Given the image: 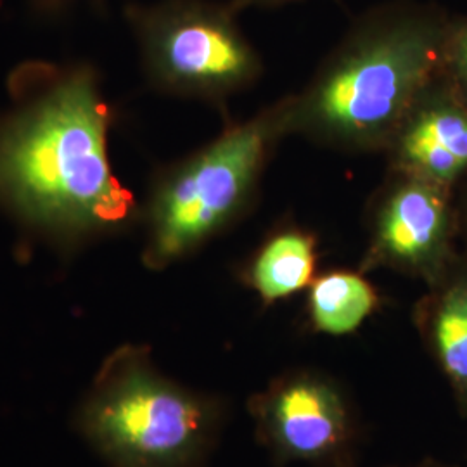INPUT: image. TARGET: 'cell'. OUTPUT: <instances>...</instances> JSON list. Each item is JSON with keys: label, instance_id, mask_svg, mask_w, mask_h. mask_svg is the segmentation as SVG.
I'll return each instance as SVG.
<instances>
[{"label": "cell", "instance_id": "obj_1", "mask_svg": "<svg viewBox=\"0 0 467 467\" xmlns=\"http://www.w3.org/2000/svg\"><path fill=\"white\" fill-rule=\"evenodd\" d=\"M0 121V204L28 229L75 246L119 229L134 210L108 154L109 109L88 69L36 67Z\"/></svg>", "mask_w": 467, "mask_h": 467}, {"label": "cell", "instance_id": "obj_2", "mask_svg": "<svg viewBox=\"0 0 467 467\" xmlns=\"http://www.w3.org/2000/svg\"><path fill=\"white\" fill-rule=\"evenodd\" d=\"M453 19L443 7L414 0L372 9L300 94L283 99L285 135L345 152L388 150L436 77Z\"/></svg>", "mask_w": 467, "mask_h": 467}, {"label": "cell", "instance_id": "obj_3", "mask_svg": "<svg viewBox=\"0 0 467 467\" xmlns=\"http://www.w3.org/2000/svg\"><path fill=\"white\" fill-rule=\"evenodd\" d=\"M227 418L222 397L171 379L146 347L125 345L104 360L78 428L109 467H206Z\"/></svg>", "mask_w": 467, "mask_h": 467}, {"label": "cell", "instance_id": "obj_4", "mask_svg": "<svg viewBox=\"0 0 467 467\" xmlns=\"http://www.w3.org/2000/svg\"><path fill=\"white\" fill-rule=\"evenodd\" d=\"M284 135L281 100L167 171L146 210L144 264L152 270L170 267L235 222Z\"/></svg>", "mask_w": 467, "mask_h": 467}, {"label": "cell", "instance_id": "obj_5", "mask_svg": "<svg viewBox=\"0 0 467 467\" xmlns=\"http://www.w3.org/2000/svg\"><path fill=\"white\" fill-rule=\"evenodd\" d=\"M132 23L150 82L168 94L217 102L264 71L231 5L165 0L135 9Z\"/></svg>", "mask_w": 467, "mask_h": 467}, {"label": "cell", "instance_id": "obj_6", "mask_svg": "<svg viewBox=\"0 0 467 467\" xmlns=\"http://www.w3.org/2000/svg\"><path fill=\"white\" fill-rule=\"evenodd\" d=\"M246 410L256 441L275 466L358 467L362 420L333 374L287 368L250 395Z\"/></svg>", "mask_w": 467, "mask_h": 467}, {"label": "cell", "instance_id": "obj_7", "mask_svg": "<svg viewBox=\"0 0 467 467\" xmlns=\"http://www.w3.org/2000/svg\"><path fill=\"white\" fill-rule=\"evenodd\" d=\"M459 235L453 189L393 173L376 204L360 270L386 268L430 285L459 251Z\"/></svg>", "mask_w": 467, "mask_h": 467}, {"label": "cell", "instance_id": "obj_8", "mask_svg": "<svg viewBox=\"0 0 467 467\" xmlns=\"http://www.w3.org/2000/svg\"><path fill=\"white\" fill-rule=\"evenodd\" d=\"M393 173L453 189L467 175V108L436 73L403 118L389 146Z\"/></svg>", "mask_w": 467, "mask_h": 467}, {"label": "cell", "instance_id": "obj_9", "mask_svg": "<svg viewBox=\"0 0 467 467\" xmlns=\"http://www.w3.org/2000/svg\"><path fill=\"white\" fill-rule=\"evenodd\" d=\"M412 318L424 350L451 389L459 416L467 419V246L426 285Z\"/></svg>", "mask_w": 467, "mask_h": 467}, {"label": "cell", "instance_id": "obj_10", "mask_svg": "<svg viewBox=\"0 0 467 467\" xmlns=\"http://www.w3.org/2000/svg\"><path fill=\"white\" fill-rule=\"evenodd\" d=\"M317 262L316 235L291 227L270 235L253 253L241 277L264 305H274L308 289L317 277Z\"/></svg>", "mask_w": 467, "mask_h": 467}, {"label": "cell", "instance_id": "obj_11", "mask_svg": "<svg viewBox=\"0 0 467 467\" xmlns=\"http://www.w3.org/2000/svg\"><path fill=\"white\" fill-rule=\"evenodd\" d=\"M378 289L366 272L329 270L308 287L306 318L312 331L326 336L357 333L379 306Z\"/></svg>", "mask_w": 467, "mask_h": 467}, {"label": "cell", "instance_id": "obj_12", "mask_svg": "<svg viewBox=\"0 0 467 467\" xmlns=\"http://www.w3.org/2000/svg\"><path fill=\"white\" fill-rule=\"evenodd\" d=\"M438 73L467 108V16L453 19Z\"/></svg>", "mask_w": 467, "mask_h": 467}, {"label": "cell", "instance_id": "obj_13", "mask_svg": "<svg viewBox=\"0 0 467 467\" xmlns=\"http://www.w3.org/2000/svg\"><path fill=\"white\" fill-rule=\"evenodd\" d=\"M455 202L461 223V235H464L467 246V175L462 179V182L455 187Z\"/></svg>", "mask_w": 467, "mask_h": 467}, {"label": "cell", "instance_id": "obj_14", "mask_svg": "<svg viewBox=\"0 0 467 467\" xmlns=\"http://www.w3.org/2000/svg\"><path fill=\"white\" fill-rule=\"evenodd\" d=\"M293 0H231V7L234 11H241V9H248V7H275V5H283Z\"/></svg>", "mask_w": 467, "mask_h": 467}, {"label": "cell", "instance_id": "obj_15", "mask_svg": "<svg viewBox=\"0 0 467 467\" xmlns=\"http://www.w3.org/2000/svg\"><path fill=\"white\" fill-rule=\"evenodd\" d=\"M388 467H459L457 464H451V462H445V461H440V459H433V457H426L419 462L414 464H407V466H388Z\"/></svg>", "mask_w": 467, "mask_h": 467}]
</instances>
